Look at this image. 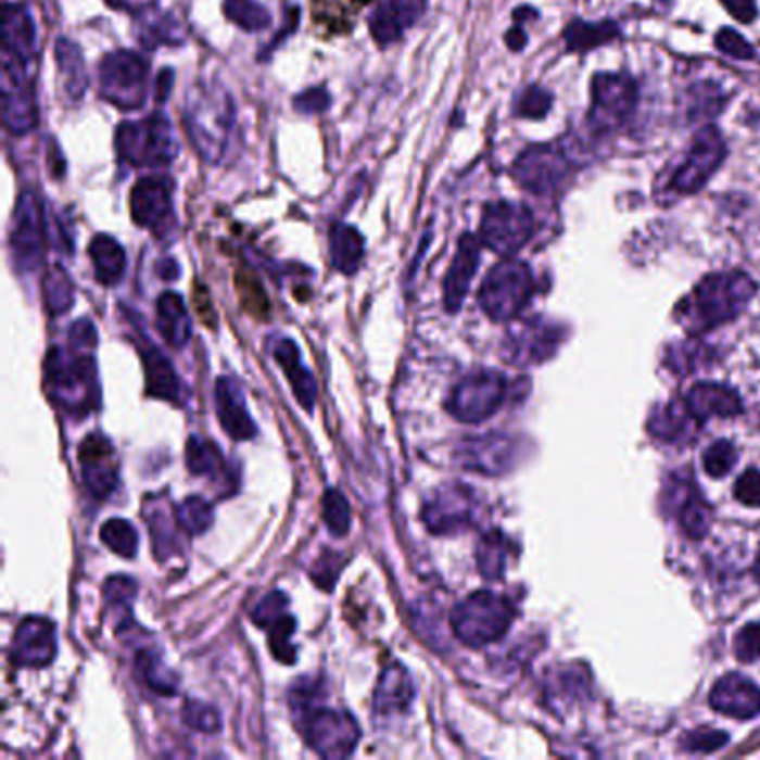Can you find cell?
I'll return each instance as SVG.
<instances>
[{
    "mask_svg": "<svg viewBox=\"0 0 760 760\" xmlns=\"http://www.w3.org/2000/svg\"><path fill=\"white\" fill-rule=\"evenodd\" d=\"M46 387L54 404L69 415L83 417L99 408L101 387L94 362V346L50 349L46 359Z\"/></svg>",
    "mask_w": 760,
    "mask_h": 760,
    "instance_id": "1",
    "label": "cell"
},
{
    "mask_svg": "<svg viewBox=\"0 0 760 760\" xmlns=\"http://www.w3.org/2000/svg\"><path fill=\"white\" fill-rule=\"evenodd\" d=\"M756 283L749 275L713 273L705 277L681 306V321L694 332H707L736 319L753 300Z\"/></svg>",
    "mask_w": 760,
    "mask_h": 760,
    "instance_id": "2",
    "label": "cell"
},
{
    "mask_svg": "<svg viewBox=\"0 0 760 760\" xmlns=\"http://www.w3.org/2000/svg\"><path fill=\"white\" fill-rule=\"evenodd\" d=\"M313 689H294L292 709L302 713V732L308 745L324 758H346L359 743V725L349 711L317 707L311 700Z\"/></svg>",
    "mask_w": 760,
    "mask_h": 760,
    "instance_id": "3",
    "label": "cell"
},
{
    "mask_svg": "<svg viewBox=\"0 0 760 760\" xmlns=\"http://www.w3.org/2000/svg\"><path fill=\"white\" fill-rule=\"evenodd\" d=\"M235 123V103L217 86L199 88L188 101L186 130L205 161H219L226 152Z\"/></svg>",
    "mask_w": 760,
    "mask_h": 760,
    "instance_id": "4",
    "label": "cell"
},
{
    "mask_svg": "<svg viewBox=\"0 0 760 760\" xmlns=\"http://www.w3.org/2000/svg\"><path fill=\"white\" fill-rule=\"evenodd\" d=\"M516 609L504 596L493 591H476L451 613L455 636L469 647H486L499 641L514 624Z\"/></svg>",
    "mask_w": 760,
    "mask_h": 760,
    "instance_id": "5",
    "label": "cell"
},
{
    "mask_svg": "<svg viewBox=\"0 0 760 760\" xmlns=\"http://www.w3.org/2000/svg\"><path fill=\"white\" fill-rule=\"evenodd\" d=\"M116 152L130 165L161 167L177 159L179 145L170 121L163 114H152L143 121L121 125L116 132Z\"/></svg>",
    "mask_w": 760,
    "mask_h": 760,
    "instance_id": "6",
    "label": "cell"
},
{
    "mask_svg": "<svg viewBox=\"0 0 760 760\" xmlns=\"http://www.w3.org/2000/svg\"><path fill=\"white\" fill-rule=\"evenodd\" d=\"M533 294V275L524 262L506 259L491 268L480 288V306L495 321L518 317Z\"/></svg>",
    "mask_w": 760,
    "mask_h": 760,
    "instance_id": "7",
    "label": "cell"
},
{
    "mask_svg": "<svg viewBox=\"0 0 760 760\" xmlns=\"http://www.w3.org/2000/svg\"><path fill=\"white\" fill-rule=\"evenodd\" d=\"M101 97L118 110H139L145 103L148 61L135 52L107 54L99 65Z\"/></svg>",
    "mask_w": 760,
    "mask_h": 760,
    "instance_id": "8",
    "label": "cell"
},
{
    "mask_svg": "<svg viewBox=\"0 0 760 760\" xmlns=\"http://www.w3.org/2000/svg\"><path fill=\"white\" fill-rule=\"evenodd\" d=\"M535 221L531 210L522 203L495 201L484 207L480 224V241L497 255H516L533 237Z\"/></svg>",
    "mask_w": 760,
    "mask_h": 760,
    "instance_id": "9",
    "label": "cell"
},
{
    "mask_svg": "<svg viewBox=\"0 0 760 760\" xmlns=\"http://www.w3.org/2000/svg\"><path fill=\"white\" fill-rule=\"evenodd\" d=\"M573 163L560 145H533L514 163V177L527 192L535 197H552L562 190Z\"/></svg>",
    "mask_w": 760,
    "mask_h": 760,
    "instance_id": "10",
    "label": "cell"
},
{
    "mask_svg": "<svg viewBox=\"0 0 760 760\" xmlns=\"http://www.w3.org/2000/svg\"><path fill=\"white\" fill-rule=\"evenodd\" d=\"M509 384L495 370H478L461 379L453 389L446 408L448 413L467 425H478V421L489 419L504 404Z\"/></svg>",
    "mask_w": 760,
    "mask_h": 760,
    "instance_id": "11",
    "label": "cell"
},
{
    "mask_svg": "<svg viewBox=\"0 0 760 760\" xmlns=\"http://www.w3.org/2000/svg\"><path fill=\"white\" fill-rule=\"evenodd\" d=\"M638 90L626 74L603 72L591 80V114L588 123L598 135L613 132L636 107Z\"/></svg>",
    "mask_w": 760,
    "mask_h": 760,
    "instance_id": "12",
    "label": "cell"
},
{
    "mask_svg": "<svg viewBox=\"0 0 760 760\" xmlns=\"http://www.w3.org/2000/svg\"><path fill=\"white\" fill-rule=\"evenodd\" d=\"M46 219L43 207L34 192H23L16 205V217L12 226L10 248L14 264L21 273H31L40 266L46 255Z\"/></svg>",
    "mask_w": 760,
    "mask_h": 760,
    "instance_id": "13",
    "label": "cell"
},
{
    "mask_svg": "<svg viewBox=\"0 0 760 760\" xmlns=\"http://www.w3.org/2000/svg\"><path fill=\"white\" fill-rule=\"evenodd\" d=\"M476 509H478V499L473 495V489H469L467 484L453 482V484L440 486L427 499L425 511H421V520H425L431 533L451 535L473 524Z\"/></svg>",
    "mask_w": 760,
    "mask_h": 760,
    "instance_id": "14",
    "label": "cell"
},
{
    "mask_svg": "<svg viewBox=\"0 0 760 760\" xmlns=\"http://www.w3.org/2000/svg\"><path fill=\"white\" fill-rule=\"evenodd\" d=\"M725 154L727 148L723 137L718 135V130L711 128V125H707V128H702L696 135L685 163L675 170L671 179V190L675 194H696L711 179L718 167H721Z\"/></svg>",
    "mask_w": 760,
    "mask_h": 760,
    "instance_id": "15",
    "label": "cell"
},
{
    "mask_svg": "<svg viewBox=\"0 0 760 760\" xmlns=\"http://www.w3.org/2000/svg\"><path fill=\"white\" fill-rule=\"evenodd\" d=\"M173 188L175 186L167 177H145L132 190L130 210L135 221L141 228L152 230L156 237L175 228Z\"/></svg>",
    "mask_w": 760,
    "mask_h": 760,
    "instance_id": "16",
    "label": "cell"
},
{
    "mask_svg": "<svg viewBox=\"0 0 760 760\" xmlns=\"http://www.w3.org/2000/svg\"><path fill=\"white\" fill-rule=\"evenodd\" d=\"M3 121L14 135H25L38 123V107L25 76V63L3 56Z\"/></svg>",
    "mask_w": 760,
    "mask_h": 760,
    "instance_id": "17",
    "label": "cell"
},
{
    "mask_svg": "<svg viewBox=\"0 0 760 760\" xmlns=\"http://www.w3.org/2000/svg\"><path fill=\"white\" fill-rule=\"evenodd\" d=\"M562 342V330L558 326L546 324L542 319H531L520 324L516 330H511L509 340H506L504 355L511 364L518 366H531L542 364L556 353V349Z\"/></svg>",
    "mask_w": 760,
    "mask_h": 760,
    "instance_id": "18",
    "label": "cell"
},
{
    "mask_svg": "<svg viewBox=\"0 0 760 760\" xmlns=\"http://www.w3.org/2000/svg\"><path fill=\"white\" fill-rule=\"evenodd\" d=\"M459 461L471 471L486 476H502L516 467L518 442L504 433H489L482 438H469L459 446Z\"/></svg>",
    "mask_w": 760,
    "mask_h": 760,
    "instance_id": "19",
    "label": "cell"
},
{
    "mask_svg": "<svg viewBox=\"0 0 760 760\" xmlns=\"http://www.w3.org/2000/svg\"><path fill=\"white\" fill-rule=\"evenodd\" d=\"M667 499H669V509L673 511L675 520H679V524L687 537L700 540L707 535L709 524H711V506L700 495V491L692 482L689 473H687V478H683V476L671 478Z\"/></svg>",
    "mask_w": 760,
    "mask_h": 760,
    "instance_id": "20",
    "label": "cell"
},
{
    "mask_svg": "<svg viewBox=\"0 0 760 760\" xmlns=\"http://www.w3.org/2000/svg\"><path fill=\"white\" fill-rule=\"evenodd\" d=\"M56 656V626L48 618H25L12 641V660L18 667H46Z\"/></svg>",
    "mask_w": 760,
    "mask_h": 760,
    "instance_id": "21",
    "label": "cell"
},
{
    "mask_svg": "<svg viewBox=\"0 0 760 760\" xmlns=\"http://www.w3.org/2000/svg\"><path fill=\"white\" fill-rule=\"evenodd\" d=\"M83 480L99 499L110 497L118 482V467L112 444L103 435H88L78 448Z\"/></svg>",
    "mask_w": 760,
    "mask_h": 760,
    "instance_id": "22",
    "label": "cell"
},
{
    "mask_svg": "<svg viewBox=\"0 0 760 760\" xmlns=\"http://www.w3.org/2000/svg\"><path fill=\"white\" fill-rule=\"evenodd\" d=\"M709 705L713 711L749 721L760 713V689L740 673H730L718 681L709 694Z\"/></svg>",
    "mask_w": 760,
    "mask_h": 760,
    "instance_id": "23",
    "label": "cell"
},
{
    "mask_svg": "<svg viewBox=\"0 0 760 760\" xmlns=\"http://www.w3.org/2000/svg\"><path fill=\"white\" fill-rule=\"evenodd\" d=\"M480 264V241L473 235H464L457 243V252L448 275L444 279V306L448 313H457L467 300V292Z\"/></svg>",
    "mask_w": 760,
    "mask_h": 760,
    "instance_id": "24",
    "label": "cell"
},
{
    "mask_svg": "<svg viewBox=\"0 0 760 760\" xmlns=\"http://www.w3.org/2000/svg\"><path fill=\"white\" fill-rule=\"evenodd\" d=\"M215 400H217V415L221 427L232 440L245 442L257 435V427L255 421H252V415L248 413L245 397L232 377L217 379Z\"/></svg>",
    "mask_w": 760,
    "mask_h": 760,
    "instance_id": "25",
    "label": "cell"
},
{
    "mask_svg": "<svg viewBox=\"0 0 760 760\" xmlns=\"http://www.w3.org/2000/svg\"><path fill=\"white\" fill-rule=\"evenodd\" d=\"M425 12V0H384L370 16V34L377 46H391L404 36V31L415 25Z\"/></svg>",
    "mask_w": 760,
    "mask_h": 760,
    "instance_id": "26",
    "label": "cell"
},
{
    "mask_svg": "<svg viewBox=\"0 0 760 760\" xmlns=\"http://www.w3.org/2000/svg\"><path fill=\"white\" fill-rule=\"evenodd\" d=\"M38 52L36 25L25 5H5L3 12V56L29 63Z\"/></svg>",
    "mask_w": 760,
    "mask_h": 760,
    "instance_id": "27",
    "label": "cell"
},
{
    "mask_svg": "<svg viewBox=\"0 0 760 760\" xmlns=\"http://www.w3.org/2000/svg\"><path fill=\"white\" fill-rule=\"evenodd\" d=\"M687 408L698 421H709L713 417H736L743 410L736 391L723 384H696L687 393Z\"/></svg>",
    "mask_w": 760,
    "mask_h": 760,
    "instance_id": "28",
    "label": "cell"
},
{
    "mask_svg": "<svg viewBox=\"0 0 760 760\" xmlns=\"http://www.w3.org/2000/svg\"><path fill=\"white\" fill-rule=\"evenodd\" d=\"M273 355L279 362V366L283 368L294 397L300 400V404L306 410H313V406L317 402V382H315L313 372L304 366L297 344H294L292 340H279L273 346Z\"/></svg>",
    "mask_w": 760,
    "mask_h": 760,
    "instance_id": "29",
    "label": "cell"
},
{
    "mask_svg": "<svg viewBox=\"0 0 760 760\" xmlns=\"http://www.w3.org/2000/svg\"><path fill=\"white\" fill-rule=\"evenodd\" d=\"M415 698L410 673L402 664H391L375 689V711L379 715L404 713Z\"/></svg>",
    "mask_w": 760,
    "mask_h": 760,
    "instance_id": "30",
    "label": "cell"
},
{
    "mask_svg": "<svg viewBox=\"0 0 760 760\" xmlns=\"http://www.w3.org/2000/svg\"><path fill=\"white\" fill-rule=\"evenodd\" d=\"M145 359V387L148 395L170 402L175 406L186 404V389L181 384L179 375L175 372L173 364L167 362L165 355H161L156 349L148 346L143 353Z\"/></svg>",
    "mask_w": 760,
    "mask_h": 760,
    "instance_id": "31",
    "label": "cell"
},
{
    "mask_svg": "<svg viewBox=\"0 0 760 760\" xmlns=\"http://www.w3.org/2000/svg\"><path fill=\"white\" fill-rule=\"evenodd\" d=\"M156 315H159V330L163 334V340L175 349L186 346L192 334V321L181 294L163 292L156 302Z\"/></svg>",
    "mask_w": 760,
    "mask_h": 760,
    "instance_id": "32",
    "label": "cell"
},
{
    "mask_svg": "<svg viewBox=\"0 0 760 760\" xmlns=\"http://www.w3.org/2000/svg\"><path fill=\"white\" fill-rule=\"evenodd\" d=\"M145 520L154 540L156 558L165 560L177 552V537H179V520L170 516L165 499H148L145 502Z\"/></svg>",
    "mask_w": 760,
    "mask_h": 760,
    "instance_id": "33",
    "label": "cell"
},
{
    "mask_svg": "<svg viewBox=\"0 0 760 760\" xmlns=\"http://www.w3.org/2000/svg\"><path fill=\"white\" fill-rule=\"evenodd\" d=\"M700 421L689 413L687 404H667L649 419V431L664 442H681L696 431Z\"/></svg>",
    "mask_w": 760,
    "mask_h": 760,
    "instance_id": "34",
    "label": "cell"
},
{
    "mask_svg": "<svg viewBox=\"0 0 760 760\" xmlns=\"http://www.w3.org/2000/svg\"><path fill=\"white\" fill-rule=\"evenodd\" d=\"M330 259L332 266L344 273L355 275L364 259V239L349 224H334L330 230Z\"/></svg>",
    "mask_w": 760,
    "mask_h": 760,
    "instance_id": "35",
    "label": "cell"
},
{
    "mask_svg": "<svg viewBox=\"0 0 760 760\" xmlns=\"http://www.w3.org/2000/svg\"><path fill=\"white\" fill-rule=\"evenodd\" d=\"M90 257L94 264V275L103 286H114L125 273V250L110 235H97L90 243Z\"/></svg>",
    "mask_w": 760,
    "mask_h": 760,
    "instance_id": "36",
    "label": "cell"
},
{
    "mask_svg": "<svg viewBox=\"0 0 760 760\" xmlns=\"http://www.w3.org/2000/svg\"><path fill=\"white\" fill-rule=\"evenodd\" d=\"M186 464L192 476L221 480L226 478V459L221 448L205 438L192 435L186 446Z\"/></svg>",
    "mask_w": 760,
    "mask_h": 760,
    "instance_id": "37",
    "label": "cell"
},
{
    "mask_svg": "<svg viewBox=\"0 0 760 760\" xmlns=\"http://www.w3.org/2000/svg\"><path fill=\"white\" fill-rule=\"evenodd\" d=\"M56 61H59V72L63 78V88L69 99L78 101L88 88V74H86V61H83L80 50L69 43V40L61 38L56 43Z\"/></svg>",
    "mask_w": 760,
    "mask_h": 760,
    "instance_id": "38",
    "label": "cell"
},
{
    "mask_svg": "<svg viewBox=\"0 0 760 760\" xmlns=\"http://www.w3.org/2000/svg\"><path fill=\"white\" fill-rule=\"evenodd\" d=\"M620 34L618 25L611 21L605 23H584V21H573L565 29V43L571 52H588L598 46L609 43Z\"/></svg>",
    "mask_w": 760,
    "mask_h": 760,
    "instance_id": "39",
    "label": "cell"
},
{
    "mask_svg": "<svg viewBox=\"0 0 760 760\" xmlns=\"http://www.w3.org/2000/svg\"><path fill=\"white\" fill-rule=\"evenodd\" d=\"M511 544L499 531H489L478 544V569L486 580H499L509 562Z\"/></svg>",
    "mask_w": 760,
    "mask_h": 760,
    "instance_id": "40",
    "label": "cell"
},
{
    "mask_svg": "<svg viewBox=\"0 0 760 760\" xmlns=\"http://www.w3.org/2000/svg\"><path fill=\"white\" fill-rule=\"evenodd\" d=\"M43 300L46 306L52 315H63L72 308L74 304V283L69 275L61 268L54 266L46 273L43 277Z\"/></svg>",
    "mask_w": 760,
    "mask_h": 760,
    "instance_id": "41",
    "label": "cell"
},
{
    "mask_svg": "<svg viewBox=\"0 0 760 760\" xmlns=\"http://www.w3.org/2000/svg\"><path fill=\"white\" fill-rule=\"evenodd\" d=\"M177 520H179L181 531H186L188 535H201L215 522L213 504L199 495H190L179 504Z\"/></svg>",
    "mask_w": 760,
    "mask_h": 760,
    "instance_id": "42",
    "label": "cell"
},
{
    "mask_svg": "<svg viewBox=\"0 0 760 760\" xmlns=\"http://www.w3.org/2000/svg\"><path fill=\"white\" fill-rule=\"evenodd\" d=\"M101 540L107 544L110 552H114L121 558H135L139 552V533L128 520H107L101 527Z\"/></svg>",
    "mask_w": 760,
    "mask_h": 760,
    "instance_id": "43",
    "label": "cell"
},
{
    "mask_svg": "<svg viewBox=\"0 0 760 760\" xmlns=\"http://www.w3.org/2000/svg\"><path fill=\"white\" fill-rule=\"evenodd\" d=\"M137 664H139V671H141L148 687H152L159 694H167V696L177 692V683H179L177 675L163 664L159 654H154V651H139Z\"/></svg>",
    "mask_w": 760,
    "mask_h": 760,
    "instance_id": "44",
    "label": "cell"
},
{
    "mask_svg": "<svg viewBox=\"0 0 760 760\" xmlns=\"http://www.w3.org/2000/svg\"><path fill=\"white\" fill-rule=\"evenodd\" d=\"M224 14L245 31H262L270 25V12L257 0H226Z\"/></svg>",
    "mask_w": 760,
    "mask_h": 760,
    "instance_id": "45",
    "label": "cell"
},
{
    "mask_svg": "<svg viewBox=\"0 0 760 760\" xmlns=\"http://www.w3.org/2000/svg\"><path fill=\"white\" fill-rule=\"evenodd\" d=\"M321 504H324V522L330 529V533L337 537L346 535L351 529V506L344 493L337 489H328L324 493Z\"/></svg>",
    "mask_w": 760,
    "mask_h": 760,
    "instance_id": "46",
    "label": "cell"
},
{
    "mask_svg": "<svg viewBox=\"0 0 760 760\" xmlns=\"http://www.w3.org/2000/svg\"><path fill=\"white\" fill-rule=\"evenodd\" d=\"M723 110V94L711 83H700L689 90V116L694 121H709Z\"/></svg>",
    "mask_w": 760,
    "mask_h": 760,
    "instance_id": "47",
    "label": "cell"
},
{
    "mask_svg": "<svg viewBox=\"0 0 760 760\" xmlns=\"http://www.w3.org/2000/svg\"><path fill=\"white\" fill-rule=\"evenodd\" d=\"M294 618L290 613H283L277 622L268 626L270 631V649L277 660L281 662H294V647H292V633H294Z\"/></svg>",
    "mask_w": 760,
    "mask_h": 760,
    "instance_id": "48",
    "label": "cell"
},
{
    "mask_svg": "<svg viewBox=\"0 0 760 760\" xmlns=\"http://www.w3.org/2000/svg\"><path fill=\"white\" fill-rule=\"evenodd\" d=\"M183 721L186 725H190L192 730L197 732H203V734H215L219 732L221 727V715L219 711L213 707V705H205V702H186L183 707Z\"/></svg>",
    "mask_w": 760,
    "mask_h": 760,
    "instance_id": "49",
    "label": "cell"
},
{
    "mask_svg": "<svg viewBox=\"0 0 760 760\" xmlns=\"http://www.w3.org/2000/svg\"><path fill=\"white\" fill-rule=\"evenodd\" d=\"M141 43H145L148 48H156V46H177L181 43V34H179V25L173 16H161V18H152L145 27V31L141 34Z\"/></svg>",
    "mask_w": 760,
    "mask_h": 760,
    "instance_id": "50",
    "label": "cell"
},
{
    "mask_svg": "<svg viewBox=\"0 0 760 760\" xmlns=\"http://www.w3.org/2000/svg\"><path fill=\"white\" fill-rule=\"evenodd\" d=\"M734 464H736V448L725 440L713 442L707 448L705 459H702V467H705L707 476H711V478L727 476L734 469Z\"/></svg>",
    "mask_w": 760,
    "mask_h": 760,
    "instance_id": "51",
    "label": "cell"
},
{
    "mask_svg": "<svg viewBox=\"0 0 760 760\" xmlns=\"http://www.w3.org/2000/svg\"><path fill=\"white\" fill-rule=\"evenodd\" d=\"M283 613H288V598L281 594V591H270V594L255 609H252V622L262 629H268Z\"/></svg>",
    "mask_w": 760,
    "mask_h": 760,
    "instance_id": "52",
    "label": "cell"
},
{
    "mask_svg": "<svg viewBox=\"0 0 760 760\" xmlns=\"http://www.w3.org/2000/svg\"><path fill=\"white\" fill-rule=\"evenodd\" d=\"M552 103H554L552 94L537 86H531L529 90L522 92L518 101V114L527 118H542L548 114V110H552Z\"/></svg>",
    "mask_w": 760,
    "mask_h": 760,
    "instance_id": "53",
    "label": "cell"
},
{
    "mask_svg": "<svg viewBox=\"0 0 760 760\" xmlns=\"http://www.w3.org/2000/svg\"><path fill=\"white\" fill-rule=\"evenodd\" d=\"M715 48L721 50L723 54L738 59V61L753 59V48L732 27H725L715 34Z\"/></svg>",
    "mask_w": 760,
    "mask_h": 760,
    "instance_id": "54",
    "label": "cell"
},
{
    "mask_svg": "<svg viewBox=\"0 0 760 760\" xmlns=\"http://www.w3.org/2000/svg\"><path fill=\"white\" fill-rule=\"evenodd\" d=\"M734 654L740 662H753L760 658V622H751L738 631Z\"/></svg>",
    "mask_w": 760,
    "mask_h": 760,
    "instance_id": "55",
    "label": "cell"
},
{
    "mask_svg": "<svg viewBox=\"0 0 760 760\" xmlns=\"http://www.w3.org/2000/svg\"><path fill=\"white\" fill-rule=\"evenodd\" d=\"M727 743V734L725 732H718V730H698V732H692L685 736L683 745L689 749V751H715V749H721L723 745Z\"/></svg>",
    "mask_w": 760,
    "mask_h": 760,
    "instance_id": "56",
    "label": "cell"
},
{
    "mask_svg": "<svg viewBox=\"0 0 760 760\" xmlns=\"http://www.w3.org/2000/svg\"><path fill=\"white\" fill-rule=\"evenodd\" d=\"M734 491H736L738 502H743L745 506H760V471H756V469L745 471L738 478Z\"/></svg>",
    "mask_w": 760,
    "mask_h": 760,
    "instance_id": "57",
    "label": "cell"
},
{
    "mask_svg": "<svg viewBox=\"0 0 760 760\" xmlns=\"http://www.w3.org/2000/svg\"><path fill=\"white\" fill-rule=\"evenodd\" d=\"M330 103V97L324 88H315V90H308L304 94H300L297 99H294V107H297L300 112L304 114H319L328 107Z\"/></svg>",
    "mask_w": 760,
    "mask_h": 760,
    "instance_id": "58",
    "label": "cell"
},
{
    "mask_svg": "<svg viewBox=\"0 0 760 760\" xmlns=\"http://www.w3.org/2000/svg\"><path fill=\"white\" fill-rule=\"evenodd\" d=\"M723 5L740 23H751L758 14L756 0H723Z\"/></svg>",
    "mask_w": 760,
    "mask_h": 760,
    "instance_id": "59",
    "label": "cell"
},
{
    "mask_svg": "<svg viewBox=\"0 0 760 760\" xmlns=\"http://www.w3.org/2000/svg\"><path fill=\"white\" fill-rule=\"evenodd\" d=\"M170 83H173V69H165L156 80V99L159 101H165L167 94H170Z\"/></svg>",
    "mask_w": 760,
    "mask_h": 760,
    "instance_id": "60",
    "label": "cell"
},
{
    "mask_svg": "<svg viewBox=\"0 0 760 760\" xmlns=\"http://www.w3.org/2000/svg\"><path fill=\"white\" fill-rule=\"evenodd\" d=\"M506 46H509L514 52H520L524 46H527V36L520 27L511 29L509 34H506Z\"/></svg>",
    "mask_w": 760,
    "mask_h": 760,
    "instance_id": "61",
    "label": "cell"
},
{
    "mask_svg": "<svg viewBox=\"0 0 760 760\" xmlns=\"http://www.w3.org/2000/svg\"><path fill=\"white\" fill-rule=\"evenodd\" d=\"M159 275H161L165 281H173V279L179 275V266H177L173 259H165L163 264H159Z\"/></svg>",
    "mask_w": 760,
    "mask_h": 760,
    "instance_id": "62",
    "label": "cell"
},
{
    "mask_svg": "<svg viewBox=\"0 0 760 760\" xmlns=\"http://www.w3.org/2000/svg\"><path fill=\"white\" fill-rule=\"evenodd\" d=\"M112 8H121V10H132V0H107Z\"/></svg>",
    "mask_w": 760,
    "mask_h": 760,
    "instance_id": "63",
    "label": "cell"
},
{
    "mask_svg": "<svg viewBox=\"0 0 760 760\" xmlns=\"http://www.w3.org/2000/svg\"><path fill=\"white\" fill-rule=\"evenodd\" d=\"M753 575H756V580H758V584H760V552H758V558H756V567H753Z\"/></svg>",
    "mask_w": 760,
    "mask_h": 760,
    "instance_id": "64",
    "label": "cell"
}]
</instances>
